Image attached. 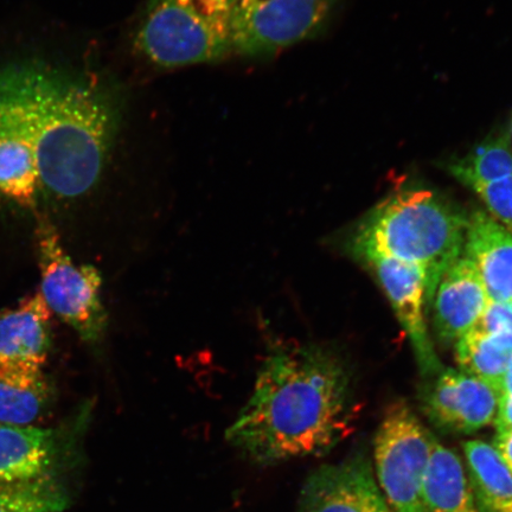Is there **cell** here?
Wrapping results in <instances>:
<instances>
[{
	"instance_id": "obj_1",
	"label": "cell",
	"mask_w": 512,
	"mask_h": 512,
	"mask_svg": "<svg viewBox=\"0 0 512 512\" xmlns=\"http://www.w3.org/2000/svg\"><path fill=\"white\" fill-rule=\"evenodd\" d=\"M110 82L46 63L0 68V206L40 213L98 187L123 123Z\"/></svg>"
},
{
	"instance_id": "obj_2",
	"label": "cell",
	"mask_w": 512,
	"mask_h": 512,
	"mask_svg": "<svg viewBox=\"0 0 512 512\" xmlns=\"http://www.w3.org/2000/svg\"><path fill=\"white\" fill-rule=\"evenodd\" d=\"M247 405L226 437L255 462L318 456L351 432L349 379L331 351L270 339Z\"/></svg>"
},
{
	"instance_id": "obj_3",
	"label": "cell",
	"mask_w": 512,
	"mask_h": 512,
	"mask_svg": "<svg viewBox=\"0 0 512 512\" xmlns=\"http://www.w3.org/2000/svg\"><path fill=\"white\" fill-rule=\"evenodd\" d=\"M469 217L430 190H402L377 204L355 238L358 256L375 253L418 266L431 306L441 275L464 255Z\"/></svg>"
},
{
	"instance_id": "obj_4",
	"label": "cell",
	"mask_w": 512,
	"mask_h": 512,
	"mask_svg": "<svg viewBox=\"0 0 512 512\" xmlns=\"http://www.w3.org/2000/svg\"><path fill=\"white\" fill-rule=\"evenodd\" d=\"M134 46L160 68L226 59L235 54L233 0H149Z\"/></svg>"
},
{
	"instance_id": "obj_5",
	"label": "cell",
	"mask_w": 512,
	"mask_h": 512,
	"mask_svg": "<svg viewBox=\"0 0 512 512\" xmlns=\"http://www.w3.org/2000/svg\"><path fill=\"white\" fill-rule=\"evenodd\" d=\"M35 240L41 273V294L51 312L72 328L89 347L99 350L108 329L101 300L102 275L93 265H76L59 233L44 213H38Z\"/></svg>"
},
{
	"instance_id": "obj_6",
	"label": "cell",
	"mask_w": 512,
	"mask_h": 512,
	"mask_svg": "<svg viewBox=\"0 0 512 512\" xmlns=\"http://www.w3.org/2000/svg\"><path fill=\"white\" fill-rule=\"evenodd\" d=\"M93 411L94 401L86 400L53 427L0 424V489L67 488L66 477L79 458Z\"/></svg>"
},
{
	"instance_id": "obj_7",
	"label": "cell",
	"mask_w": 512,
	"mask_h": 512,
	"mask_svg": "<svg viewBox=\"0 0 512 512\" xmlns=\"http://www.w3.org/2000/svg\"><path fill=\"white\" fill-rule=\"evenodd\" d=\"M432 434L412 409L390 406L375 438V475L393 512H427L424 477L430 459Z\"/></svg>"
},
{
	"instance_id": "obj_8",
	"label": "cell",
	"mask_w": 512,
	"mask_h": 512,
	"mask_svg": "<svg viewBox=\"0 0 512 512\" xmlns=\"http://www.w3.org/2000/svg\"><path fill=\"white\" fill-rule=\"evenodd\" d=\"M332 0H233L235 54L267 57L312 37Z\"/></svg>"
},
{
	"instance_id": "obj_9",
	"label": "cell",
	"mask_w": 512,
	"mask_h": 512,
	"mask_svg": "<svg viewBox=\"0 0 512 512\" xmlns=\"http://www.w3.org/2000/svg\"><path fill=\"white\" fill-rule=\"evenodd\" d=\"M499 395L489 384L462 370L438 374L422 396V408L438 430L472 434L495 422Z\"/></svg>"
},
{
	"instance_id": "obj_10",
	"label": "cell",
	"mask_w": 512,
	"mask_h": 512,
	"mask_svg": "<svg viewBox=\"0 0 512 512\" xmlns=\"http://www.w3.org/2000/svg\"><path fill=\"white\" fill-rule=\"evenodd\" d=\"M298 512H393L377 483L373 466L357 456L312 473Z\"/></svg>"
},
{
	"instance_id": "obj_11",
	"label": "cell",
	"mask_w": 512,
	"mask_h": 512,
	"mask_svg": "<svg viewBox=\"0 0 512 512\" xmlns=\"http://www.w3.org/2000/svg\"><path fill=\"white\" fill-rule=\"evenodd\" d=\"M381 281L402 328L411 339L421 373L438 375L443 366L435 355L425 322L426 278L420 267L375 253L360 255ZM427 309V307H426Z\"/></svg>"
},
{
	"instance_id": "obj_12",
	"label": "cell",
	"mask_w": 512,
	"mask_h": 512,
	"mask_svg": "<svg viewBox=\"0 0 512 512\" xmlns=\"http://www.w3.org/2000/svg\"><path fill=\"white\" fill-rule=\"evenodd\" d=\"M36 292L0 312V369L42 371L53 348V322Z\"/></svg>"
},
{
	"instance_id": "obj_13",
	"label": "cell",
	"mask_w": 512,
	"mask_h": 512,
	"mask_svg": "<svg viewBox=\"0 0 512 512\" xmlns=\"http://www.w3.org/2000/svg\"><path fill=\"white\" fill-rule=\"evenodd\" d=\"M490 304L476 267L465 255L441 275L431 306L441 341L451 343L475 328Z\"/></svg>"
},
{
	"instance_id": "obj_14",
	"label": "cell",
	"mask_w": 512,
	"mask_h": 512,
	"mask_svg": "<svg viewBox=\"0 0 512 512\" xmlns=\"http://www.w3.org/2000/svg\"><path fill=\"white\" fill-rule=\"evenodd\" d=\"M464 255L476 267L490 302H512V234L476 211L467 224Z\"/></svg>"
},
{
	"instance_id": "obj_15",
	"label": "cell",
	"mask_w": 512,
	"mask_h": 512,
	"mask_svg": "<svg viewBox=\"0 0 512 512\" xmlns=\"http://www.w3.org/2000/svg\"><path fill=\"white\" fill-rule=\"evenodd\" d=\"M56 399L55 383L43 370L0 369V424L35 426Z\"/></svg>"
},
{
	"instance_id": "obj_16",
	"label": "cell",
	"mask_w": 512,
	"mask_h": 512,
	"mask_svg": "<svg viewBox=\"0 0 512 512\" xmlns=\"http://www.w3.org/2000/svg\"><path fill=\"white\" fill-rule=\"evenodd\" d=\"M424 502L427 512H477L462 459L433 434L424 477Z\"/></svg>"
},
{
	"instance_id": "obj_17",
	"label": "cell",
	"mask_w": 512,
	"mask_h": 512,
	"mask_svg": "<svg viewBox=\"0 0 512 512\" xmlns=\"http://www.w3.org/2000/svg\"><path fill=\"white\" fill-rule=\"evenodd\" d=\"M463 446L477 512H512V475L495 447L482 440Z\"/></svg>"
},
{
	"instance_id": "obj_18",
	"label": "cell",
	"mask_w": 512,
	"mask_h": 512,
	"mask_svg": "<svg viewBox=\"0 0 512 512\" xmlns=\"http://www.w3.org/2000/svg\"><path fill=\"white\" fill-rule=\"evenodd\" d=\"M460 370L489 384L497 394L512 364V336L472 329L457 342Z\"/></svg>"
},
{
	"instance_id": "obj_19",
	"label": "cell",
	"mask_w": 512,
	"mask_h": 512,
	"mask_svg": "<svg viewBox=\"0 0 512 512\" xmlns=\"http://www.w3.org/2000/svg\"><path fill=\"white\" fill-rule=\"evenodd\" d=\"M448 170L466 188L512 175V149L509 137L501 134L492 138L478 146L469 156L452 163Z\"/></svg>"
},
{
	"instance_id": "obj_20",
	"label": "cell",
	"mask_w": 512,
	"mask_h": 512,
	"mask_svg": "<svg viewBox=\"0 0 512 512\" xmlns=\"http://www.w3.org/2000/svg\"><path fill=\"white\" fill-rule=\"evenodd\" d=\"M482 198L490 216L512 234V175L469 188Z\"/></svg>"
},
{
	"instance_id": "obj_21",
	"label": "cell",
	"mask_w": 512,
	"mask_h": 512,
	"mask_svg": "<svg viewBox=\"0 0 512 512\" xmlns=\"http://www.w3.org/2000/svg\"><path fill=\"white\" fill-rule=\"evenodd\" d=\"M473 329L512 336V302H490Z\"/></svg>"
},
{
	"instance_id": "obj_22",
	"label": "cell",
	"mask_w": 512,
	"mask_h": 512,
	"mask_svg": "<svg viewBox=\"0 0 512 512\" xmlns=\"http://www.w3.org/2000/svg\"><path fill=\"white\" fill-rule=\"evenodd\" d=\"M494 447L512 475V430L497 431Z\"/></svg>"
},
{
	"instance_id": "obj_23",
	"label": "cell",
	"mask_w": 512,
	"mask_h": 512,
	"mask_svg": "<svg viewBox=\"0 0 512 512\" xmlns=\"http://www.w3.org/2000/svg\"><path fill=\"white\" fill-rule=\"evenodd\" d=\"M497 431L512 430V398L501 395L495 419Z\"/></svg>"
},
{
	"instance_id": "obj_24",
	"label": "cell",
	"mask_w": 512,
	"mask_h": 512,
	"mask_svg": "<svg viewBox=\"0 0 512 512\" xmlns=\"http://www.w3.org/2000/svg\"><path fill=\"white\" fill-rule=\"evenodd\" d=\"M501 395L509 396V398H512V364L507 371V374L504 376L501 392H499V396Z\"/></svg>"
},
{
	"instance_id": "obj_25",
	"label": "cell",
	"mask_w": 512,
	"mask_h": 512,
	"mask_svg": "<svg viewBox=\"0 0 512 512\" xmlns=\"http://www.w3.org/2000/svg\"><path fill=\"white\" fill-rule=\"evenodd\" d=\"M0 512H22V511L12 510V509L3 507V505H0Z\"/></svg>"
}]
</instances>
